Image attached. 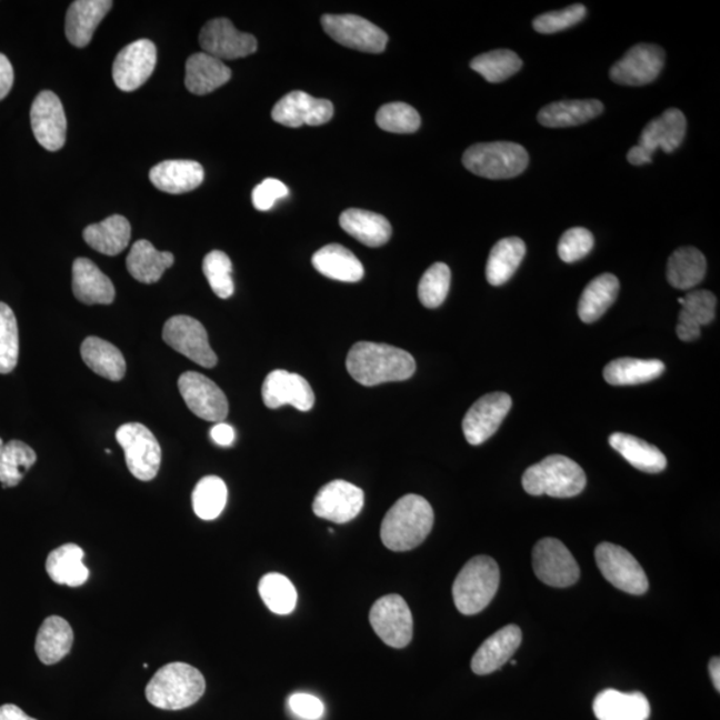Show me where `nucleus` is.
I'll list each match as a JSON object with an SVG mask.
<instances>
[{
  "instance_id": "1",
  "label": "nucleus",
  "mask_w": 720,
  "mask_h": 720,
  "mask_svg": "<svg viewBox=\"0 0 720 720\" xmlns=\"http://www.w3.org/2000/svg\"><path fill=\"white\" fill-rule=\"evenodd\" d=\"M347 371L358 383L372 387L390 382H403L417 370L410 352L384 343L359 342L346 360Z\"/></svg>"
},
{
  "instance_id": "2",
  "label": "nucleus",
  "mask_w": 720,
  "mask_h": 720,
  "mask_svg": "<svg viewBox=\"0 0 720 720\" xmlns=\"http://www.w3.org/2000/svg\"><path fill=\"white\" fill-rule=\"evenodd\" d=\"M432 526L431 504L423 497L410 493L400 498L386 513L380 526V539L391 551H410L424 542Z\"/></svg>"
},
{
  "instance_id": "3",
  "label": "nucleus",
  "mask_w": 720,
  "mask_h": 720,
  "mask_svg": "<svg viewBox=\"0 0 720 720\" xmlns=\"http://www.w3.org/2000/svg\"><path fill=\"white\" fill-rule=\"evenodd\" d=\"M206 691V680L196 667L173 662L156 672L146 687V698L160 710L177 711L196 704Z\"/></svg>"
},
{
  "instance_id": "4",
  "label": "nucleus",
  "mask_w": 720,
  "mask_h": 720,
  "mask_svg": "<svg viewBox=\"0 0 720 720\" xmlns=\"http://www.w3.org/2000/svg\"><path fill=\"white\" fill-rule=\"evenodd\" d=\"M586 473L577 462L563 456H550L529 467L522 477V484L530 496L572 498L584 490Z\"/></svg>"
},
{
  "instance_id": "5",
  "label": "nucleus",
  "mask_w": 720,
  "mask_h": 720,
  "mask_svg": "<svg viewBox=\"0 0 720 720\" xmlns=\"http://www.w3.org/2000/svg\"><path fill=\"white\" fill-rule=\"evenodd\" d=\"M499 583L500 571L496 560L486 556L472 558L453 582V603L463 616H476L491 603Z\"/></svg>"
},
{
  "instance_id": "6",
  "label": "nucleus",
  "mask_w": 720,
  "mask_h": 720,
  "mask_svg": "<svg viewBox=\"0 0 720 720\" xmlns=\"http://www.w3.org/2000/svg\"><path fill=\"white\" fill-rule=\"evenodd\" d=\"M467 170L486 179H511L529 166V152L512 142L478 143L463 153Z\"/></svg>"
},
{
  "instance_id": "7",
  "label": "nucleus",
  "mask_w": 720,
  "mask_h": 720,
  "mask_svg": "<svg viewBox=\"0 0 720 720\" xmlns=\"http://www.w3.org/2000/svg\"><path fill=\"white\" fill-rule=\"evenodd\" d=\"M117 440L132 476L143 482L156 479L162 463V450L153 433L143 424L126 423L119 427Z\"/></svg>"
},
{
  "instance_id": "8",
  "label": "nucleus",
  "mask_w": 720,
  "mask_h": 720,
  "mask_svg": "<svg viewBox=\"0 0 720 720\" xmlns=\"http://www.w3.org/2000/svg\"><path fill=\"white\" fill-rule=\"evenodd\" d=\"M598 569L617 589L631 596H643L649 590V579L638 560L623 547L600 543L596 549Z\"/></svg>"
},
{
  "instance_id": "9",
  "label": "nucleus",
  "mask_w": 720,
  "mask_h": 720,
  "mask_svg": "<svg viewBox=\"0 0 720 720\" xmlns=\"http://www.w3.org/2000/svg\"><path fill=\"white\" fill-rule=\"evenodd\" d=\"M370 623L377 636L393 649H404L411 642L412 613L406 600L397 593L382 597L373 603Z\"/></svg>"
},
{
  "instance_id": "10",
  "label": "nucleus",
  "mask_w": 720,
  "mask_h": 720,
  "mask_svg": "<svg viewBox=\"0 0 720 720\" xmlns=\"http://www.w3.org/2000/svg\"><path fill=\"white\" fill-rule=\"evenodd\" d=\"M323 30L339 44L362 52L380 53L389 43L387 33L362 17L324 16L320 19Z\"/></svg>"
},
{
  "instance_id": "11",
  "label": "nucleus",
  "mask_w": 720,
  "mask_h": 720,
  "mask_svg": "<svg viewBox=\"0 0 720 720\" xmlns=\"http://www.w3.org/2000/svg\"><path fill=\"white\" fill-rule=\"evenodd\" d=\"M163 340L171 349L206 369H212L218 363L217 353L209 343V336L197 319L187 316L170 318L163 327Z\"/></svg>"
},
{
  "instance_id": "12",
  "label": "nucleus",
  "mask_w": 720,
  "mask_h": 720,
  "mask_svg": "<svg viewBox=\"0 0 720 720\" xmlns=\"http://www.w3.org/2000/svg\"><path fill=\"white\" fill-rule=\"evenodd\" d=\"M532 569L543 583L551 587H570L578 582L580 570L576 558L558 539H540L532 551Z\"/></svg>"
},
{
  "instance_id": "13",
  "label": "nucleus",
  "mask_w": 720,
  "mask_h": 720,
  "mask_svg": "<svg viewBox=\"0 0 720 720\" xmlns=\"http://www.w3.org/2000/svg\"><path fill=\"white\" fill-rule=\"evenodd\" d=\"M180 396L200 419L220 423L229 416V400L211 379L199 372H184L178 380Z\"/></svg>"
},
{
  "instance_id": "14",
  "label": "nucleus",
  "mask_w": 720,
  "mask_h": 720,
  "mask_svg": "<svg viewBox=\"0 0 720 720\" xmlns=\"http://www.w3.org/2000/svg\"><path fill=\"white\" fill-rule=\"evenodd\" d=\"M157 66V47L149 39L126 46L112 64V78L119 90L131 92L142 87Z\"/></svg>"
},
{
  "instance_id": "15",
  "label": "nucleus",
  "mask_w": 720,
  "mask_h": 720,
  "mask_svg": "<svg viewBox=\"0 0 720 720\" xmlns=\"http://www.w3.org/2000/svg\"><path fill=\"white\" fill-rule=\"evenodd\" d=\"M666 53L657 44L640 43L631 47L611 67L610 77L613 82L623 86H646L652 83L662 72Z\"/></svg>"
},
{
  "instance_id": "16",
  "label": "nucleus",
  "mask_w": 720,
  "mask_h": 720,
  "mask_svg": "<svg viewBox=\"0 0 720 720\" xmlns=\"http://www.w3.org/2000/svg\"><path fill=\"white\" fill-rule=\"evenodd\" d=\"M199 43L209 56L222 59H239L251 56L258 49L256 37L240 32L231 20L218 18L206 23L200 31Z\"/></svg>"
},
{
  "instance_id": "17",
  "label": "nucleus",
  "mask_w": 720,
  "mask_h": 720,
  "mask_svg": "<svg viewBox=\"0 0 720 720\" xmlns=\"http://www.w3.org/2000/svg\"><path fill=\"white\" fill-rule=\"evenodd\" d=\"M512 399L506 392L487 393L477 400L463 419L467 442L479 446L490 439L511 410Z\"/></svg>"
},
{
  "instance_id": "18",
  "label": "nucleus",
  "mask_w": 720,
  "mask_h": 720,
  "mask_svg": "<svg viewBox=\"0 0 720 720\" xmlns=\"http://www.w3.org/2000/svg\"><path fill=\"white\" fill-rule=\"evenodd\" d=\"M364 504V493L346 480H332L317 493L312 510L317 517L343 524L356 519Z\"/></svg>"
},
{
  "instance_id": "19",
  "label": "nucleus",
  "mask_w": 720,
  "mask_h": 720,
  "mask_svg": "<svg viewBox=\"0 0 720 720\" xmlns=\"http://www.w3.org/2000/svg\"><path fill=\"white\" fill-rule=\"evenodd\" d=\"M31 127L38 143L49 151H58L66 143L67 119L57 93L42 91L31 106Z\"/></svg>"
},
{
  "instance_id": "20",
  "label": "nucleus",
  "mask_w": 720,
  "mask_h": 720,
  "mask_svg": "<svg viewBox=\"0 0 720 720\" xmlns=\"http://www.w3.org/2000/svg\"><path fill=\"white\" fill-rule=\"evenodd\" d=\"M271 117L277 123L292 127L322 126L333 117L330 100L318 99L303 91H291L273 107Z\"/></svg>"
},
{
  "instance_id": "21",
  "label": "nucleus",
  "mask_w": 720,
  "mask_h": 720,
  "mask_svg": "<svg viewBox=\"0 0 720 720\" xmlns=\"http://www.w3.org/2000/svg\"><path fill=\"white\" fill-rule=\"evenodd\" d=\"M263 402L269 409L291 404L299 411H310L316 403L311 386L303 377L286 370H276L264 379Z\"/></svg>"
},
{
  "instance_id": "22",
  "label": "nucleus",
  "mask_w": 720,
  "mask_h": 720,
  "mask_svg": "<svg viewBox=\"0 0 720 720\" xmlns=\"http://www.w3.org/2000/svg\"><path fill=\"white\" fill-rule=\"evenodd\" d=\"M522 643V631L516 624L500 629L479 647L471 660V669L477 676H489L509 662Z\"/></svg>"
},
{
  "instance_id": "23",
  "label": "nucleus",
  "mask_w": 720,
  "mask_h": 720,
  "mask_svg": "<svg viewBox=\"0 0 720 720\" xmlns=\"http://www.w3.org/2000/svg\"><path fill=\"white\" fill-rule=\"evenodd\" d=\"M686 130L684 113L678 109H669L644 127L638 146L651 157L658 149L671 153L683 143Z\"/></svg>"
},
{
  "instance_id": "24",
  "label": "nucleus",
  "mask_w": 720,
  "mask_h": 720,
  "mask_svg": "<svg viewBox=\"0 0 720 720\" xmlns=\"http://www.w3.org/2000/svg\"><path fill=\"white\" fill-rule=\"evenodd\" d=\"M111 0H77L66 16V37L72 46L83 49L92 40L93 32L112 9Z\"/></svg>"
},
{
  "instance_id": "25",
  "label": "nucleus",
  "mask_w": 720,
  "mask_h": 720,
  "mask_svg": "<svg viewBox=\"0 0 720 720\" xmlns=\"http://www.w3.org/2000/svg\"><path fill=\"white\" fill-rule=\"evenodd\" d=\"M72 291L84 304H111L116 300L110 278L87 258H78L72 264Z\"/></svg>"
},
{
  "instance_id": "26",
  "label": "nucleus",
  "mask_w": 720,
  "mask_h": 720,
  "mask_svg": "<svg viewBox=\"0 0 720 720\" xmlns=\"http://www.w3.org/2000/svg\"><path fill=\"white\" fill-rule=\"evenodd\" d=\"M592 709L598 720H647L651 713L649 699L642 692L612 689L599 692Z\"/></svg>"
},
{
  "instance_id": "27",
  "label": "nucleus",
  "mask_w": 720,
  "mask_h": 720,
  "mask_svg": "<svg viewBox=\"0 0 720 720\" xmlns=\"http://www.w3.org/2000/svg\"><path fill=\"white\" fill-rule=\"evenodd\" d=\"M203 179L202 164L193 160H164L150 171L151 183L167 193L190 192L198 189Z\"/></svg>"
},
{
  "instance_id": "28",
  "label": "nucleus",
  "mask_w": 720,
  "mask_h": 720,
  "mask_svg": "<svg viewBox=\"0 0 720 720\" xmlns=\"http://www.w3.org/2000/svg\"><path fill=\"white\" fill-rule=\"evenodd\" d=\"M682 304L679 312L677 333L683 342H692L700 337V327L709 324L716 318L717 298L711 291L696 290L679 298Z\"/></svg>"
},
{
  "instance_id": "29",
  "label": "nucleus",
  "mask_w": 720,
  "mask_h": 720,
  "mask_svg": "<svg viewBox=\"0 0 720 720\" xmlns=\"http://www.w3.org/2000/svg\"><path fill=\"white\" fill-rule=\"evenodd\" d=\"M231 76L222 60L198 52L187 59L184 84L196 96H207L229 82Z\"/></svg>"
},
{
  "instance_id": "30",
  "label": "nucleus",
  "mask_w": 720,
  "mask_h": 720,
  "mask_svg": "<svg viewBox=\"0 0 720 720\" xmlns=\"http://www.w3.org/2000/svg\"><path fill=\"white\" fill-rule=\"evenodd\" d=\"M604 107L597 99L560 100L547 104L538 113V122L550 129L580 126L596 119Z\"/></svg>"
},
{
  "instance_id": "31",
  "label": "nucleus",
  "mask_w": 720,
  "mask_h": 720,
  "mask_svg": "<svg viewBox=\"0 0 720 720\" xmlns=\"http://www.w3.org/2000/svg\"><path fill=\"white\" fill-rule=\"evenodd\" d=\"M312 266L322 276L344 283H357L364 277L362 262L340 244L324 246L313 253Z\"/></svg>"
},
{
  "instance_id": "32",
  "label": "nucleus",
  "mask_w": 720,
  "mask_h": 720,
  "mask_svg": "<svg viewBox=\"0 0 720 720\" xmlns=\"http://www.w3.org/2000/svg\"><path fill=\"white\" fill-rule=\"evenodd\" d=\"M173 262H176V258L171 252L158 251L146 239H140L133 243L129 257L126 259L127 270H129L130 276L144 284L157 283Z\"/></svg>"
},
{
  "instance_id": "33",
  "label": "nucleus",
  "mask_w": 720,
  "mask_h": 720,
  "mask_svg": "<svg viewBox=\"0 0 720 720\" xmlns=\"http://www.w3.org/2000/svg\"><path fill=\"white\" fill-rule=\"evenodd\" d=\"M339 224L358 242L369 247H380L389 242L392 236V227L383 216L379 213L349 209L339 218Z\"/></svg>"
},
{
  "instance_id": "34",
  "label": "nucleus",
  "mask_w": 720,
  "mask_h": 720,
  "mask_svg": "<svg viewBox=\"0 0 720 720\" xmlns=\"http://www.w3.org/2000/svg\"><path fill=\"white\" fill-rule=\"evenodd\" d=\"M72 642L73 632L66 619L57 616L46 618L37 636V656L44 664H56L69 656Z\"/></svg>"
},
{
  "instance_id": "35",
  "label": "nucleus",
  "mask_w": 720,
  "mask_h": 720,
  "mask_svg": "<svg viewBox=\"0 0 720 720\" xmlns=\"http://www.w3.org/2000/svg\"><path fill=\"white\" fill-rule=\"evenodd\" d=\"M84 551L79 546L67 543L50 552L46 571L53 582L79 587L87 582L90 571L83 563Z\"/></svg>"
},
{
  "instance_id": "36",
  "label": "nucleus",
  "mask_w": 720,
  "mask_h": 720,
  "mask_svg": "<svg viewBox=\"0 0 720 720\" xmlns=\"http://www.w3.org/2000/svg\"><path fill=\"white\" fill-rule=\"evenodd\" d=\"M83 238L91 249L116 257L129 246L131 224L122 216H112L103 222L86 227Z\"/></svg>"
},
{
  "instance_id": "37",
  "label": "nucleus",
  "mask_w": 720,
  "mask_h": 720,
  "mask_svg": "<svg viewBox=\"0 0 720 720\" xmlns=\"http://www.w3.org/2000/svg\"><path fill=\"white\" fill-rule=\"evenodd\" d=\"M619 280L612 273L606 272L592 279L579 299L578 313L584 323L597 322L616 302L619 293Z\"/></svg>"
},
{
  "instance_id": "38",
  "label": "nucleus",
  "mask_w": 720,
  "mask_h": 720,
  "mask_svg": "<svg viewBox=\"0 0 720 720\" xmlns=\"http://www.w3.org/2000/svg\"><path fill=\"white\" fill-rule=\"evenodd\" d=\"M80 353L84 363L98 376L118 382L126 376V360L118 347L98 337L84 339Z\"/></svg>"
},
{
  "instance_id": "39",
  "label": "nucleus",
  "mask_w": 720,
  "mask_h": 720,
  "mask_svg": "<svg viewBox=\"0 0 720 720\" xmlns=\"http://www.w3.org/2000/svg\"><path fill=\"white\" fill-rule=\"evenodd\" d=\"M609 443L627 462L640 471L658 473L666 469L667 459L663 452L658 447L644 442L643 439L616 432L609 438Z\"/></svg>"
},
{
  "instance_id": "40",
  "label": "nucleus",
  "mask_w": 720,
  "mask_h": 720,
  "mask_svg": "<svg viewBox=\"0 0 720 720\" xmlns=\"http://www.w3.org/2000/svg\"><path fill=\"white\" fill-rule=\"evenodd\" d=\"M664 369L658 359L619 358L604 367L603 376L612 386H636L659 378Z\"/></svg>"
},
{
  "instance_id": "41",
  "label": "nucleus",
  "mask_w": 720,
  "mask_h": 720,
  "mask_svg": "<svg viewBox=\"0 0 720 720\" xmlns=\"http://www.w3.org/2000/svg\"><path fill=\"white\" fill-rule=\"evenodd\" d=\"M526 256V244L517 237L504 238L492 247L486 277L491 286H502L513 277Z\"/></svg>"
},
{
  "instance_id": "42",
  "label": "nucleus",
  "mask_w": 720,
  "mask_h": 720,
  "mask_svg": "<svg viewBox=\"0 0 720 720\" xmlns=\"http://www.w3.org/2000/svg\"><path fill=\"white\" fill-rule=\"evenodd\" d=\"M707 262L696 247H680L669 259L667 279L678 290H691L706 276Z\"/></svg>"
},
{
  "instance_id": "43",
  "label": "nucleus",
  "mask_w": 720,
  "mask_h": 720,
  "mask_svg": "<svg viewBox=\"0 0 720 720\" xmlns=\"http://www.w3.org/2000/svg\"><path fill=\"white\" fill-rule=\"evenodd\" d=\"M36 462L37 453L29 444L10 440L0 451V483L4 489L18 486Z\"/></svg>"
},
{
  "instance_id": "44",
  "label": "nucleus",
  "mask_w": 720,
  "mask_h": 720,
  "mask_svg": "<svg viewBox=\"0 0 720 720\" xmlns=\"http://www.w3.org/2000/svg\"><path fill=\"white\" fill-rule=\"evenodd\" d=\"M259 593L264 604L278 616H289L296 610L298 593L291 580L282 573H267L259 582Z\"/></svg>"
},
{
  "instance_id": "45",
  "label": "nucleus",
  "mask_w": 720,
  "mask_h": 720,
  "mask_svg": "<svg viewBox=\"0 0 720 720\" xmlns=\"http://www.w3.org/2000/svg\"><path fill=\"white\" fill-rule=\"evenodd\" d=\"M523 62L518 53L511 50H496L482 53L471 60L470 67L482 76L487 82L500 83L516 76Z\"/></svg>"
},
{
  "instance_id": "46",
  "label": "nucleus",
  "mask_w": 720,
  "mask_h": 720,
  "mask_svg": "<svg viewBox=\"0 0 720 720\" xmlns=\"http://www.w3.org/2000/svg\"><path fill=\"white\" fill-rule=\"evenodd\" d=\"M227 496V486L219 477H204L200 479L192 492V507L197 517L203 520L217 519L223 512Z\"/></svg>"
},
{
  "instance_id": "47",
  "label": "nucleus",
  "mask_w": 720,
  "mask_h": 720,
  "mask_svg": "<svg viewBox=\"0 0 720 720\" xmlns=\"http://www.w3.org/2000/svg\"><path fill=\"white\" fill-rule=\"evenodd\" d=\"M451 283V270L446 263H436L423 273L418 287L420 303L427 309H437L442 306L449 296Z\"/></svg>"
},
{
  "instance_id": "48",
  "label": "nucleus",
  "mask_w": 720,
  "mask_h": 720,
  "mask_svg": "<svg viewBox=\"0 0 720 720\" xmlns=\"http://www.w3.org/2000/svg\"><path fill=\"white\" fill-rule=\"evenodd\" d=\"M19 358V332L16 313L0 302V373L16 369Z\"/></svg>"
},
{
  "instance_id": "49",
  "label": "nucleus",
  "mask_w": 720,
  "mask_h": 720,
  "mask_svg": "<svg viewBox=\"0 0 720 720\" xmlns=\"http://www.w3.org/2000/svg\"><path fill=\"white\" fill-rule=\"evenodd\" d=\"M380 129L396 133H412L419 130L420 116L413 107L402 102L380 107L377 113Z\"/></svg>"
},
{
  "instance_id": "50",
  "label": "nucleus",
  "mask_w": 720,
  "mask_h": 720,
  "mask_svg": "<svg viewBox=\"0 0 720 720\" xmlns=\"http://www.w3.org/2000/svg\"><path fill=\"white\" fill-rule=\"evenodd\" d=\"M203 272L216 296L229 299L233 293L232 263L223 251H211L203 260Z\"/></svg>"
},
{
  "instance_id": "51",
  "label": "nucleus",
  "mask_w": 720,
  "mask_h": 720,
  "mask_svg": "<svg viewBox=\"0 0 720 720\" xmlns=\"http://www.w3.org/2000/svg\"><path fill=\"white\" fill-rule=\"evenodd\" d=\"M583 4H572L564 10L542 13L533 20V29L540 33H556L582 22L586 18Z\"/></svg>"
},
{
  "instance_id": "52",
  "label": "nucleus",
  "mask_w": 720,
  "mask_h": 720,
  "mask_svg": "<svg viewBox=\"0 0 720 720\" xmlns=\"http://www.w3.org/2000/svg\"><path fill=\"white\" fill-rule=\"evenodd\" d=\"M593 247V236L583 227H573L567 230L559 240V258L566 263L578 262L589 256Z\"/></svg>"
},
{
  "instance_id": "53",
  "label": "nucleus",
  "mask_w": 720,
  "mask_h": 720,
  "mask_svg": "<svg viewBox=\"0 0 720 720\" xmlns=\"http://www.w3.org/2000/svg\"><path fill=\"white\" fill-rule=\"evenodd\" d=\"M289 196V187L278 179H266L252 191V203L259 211H269L278 200Z\"/></svg>"
},
{
  "instance_id": "54",
  "label": "nucleus",
  "mask_w": 720,
  "mask_h": 720,
  "mask_svg": "<svg viewBox=\"0 0 720 720\" xmlns=\"http://www.w3.org/2000/svg\"><path fill=\"white\" fill-rule=\"evenodd\" d=\"M289 706L297 717L306 720H318L322 718L324 713L322 700L311 696V693H292L289 699Z\"/></svg>"
},
{
  "instance_id": "55",
  "label": "nucleus",
  "mask_w": 720,
  "mask_h": 720,
  "mask_svg": "<svg viewBox=\"0 0 720 720\" xmlns=\"http://www.w3.org/2000/svg\"><path fill=\"white\" fill-rule=\"evenodd\" d=\"M13 84L12 64L3 53H0V100L9 96Z\"/></svg>"
},
{
  "instance_id": "56",
  "label": "nucleus",
  "mask_w": 720,
  "mask_h": 720,
  "mask_svg": "<svg viewBox=\"0 0 720 720\" xmlns=\"http://www.w3.org/2000/svg\"><path fill=\"white\" fill-rule=\"evenodd\" d=\"M210 437L218 446L229 447L236 440V430L232 426L220 422L212 427Z\"/></svg>"
},
{
  "instance_id": "57",
  "label": "nucleus",
  "mask_w": 720,
  "mask_h": 720,
  "mask_svg": "<svg viewBox=\"0 0 720 720\" xmlns=\"http://www.w3.org/2000/svg\"><path fill=\"white\" fill-rule=\"evenodd\" d=\"M0 720H37L33 719L16 704L0 706Z\"/></svg>"
},
{
  "instance_id": "58",
  "label": "nucleus",
  "mask_w": 720,
  "mask_h": 720,
  "mask_svg": "<svg viewBox=\"0 0 720 720\" xmlns=\"http://www.w3.org/2000/svg\"><path fill=\"white\" fill-rule=\"evenodd\" d=\"M627 160H629V162L633 166H642L644 163H651L652 157L643 149H640L639 146H633L632 149L627 152Z\"/></svg>"
},
{
  "instance_id": "59",
  "label": "nucleus",
  "mask_w": 720,
  "mask_h": 720,
  "mask_svg": "<svg viewBox=\"0 0 720 720\" xmlns=\"http://www.w3.org/2000/svg\"><path fill=\"white\" fill-rule=\"evenodd\" d=\"M710 676L712 679L713 686H716V689L719 691L720 690V662L719 658H712L710 666Z\"/></svg>"
},
{
  "instance_id": "60",
  "label": "nucleus",
  "mask_w": 720,
  "mask_h": 720,
  "mask_svg": "<svg viewBox=\"0 0 720 720\" xmlns=\"http://www.w3.org/2000/svg\"><path fill=\"white\" fill-rule=\"evenodd\" d=\"M3 446H4L3 440H2V438H0V451H2Z\"/></svg>"
}]
</instances>
